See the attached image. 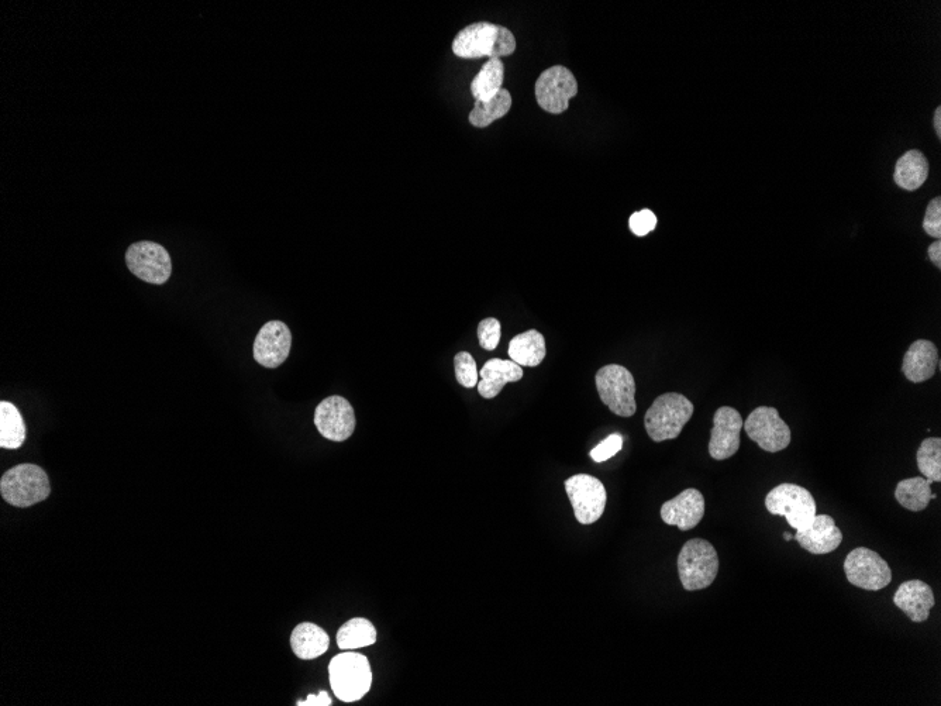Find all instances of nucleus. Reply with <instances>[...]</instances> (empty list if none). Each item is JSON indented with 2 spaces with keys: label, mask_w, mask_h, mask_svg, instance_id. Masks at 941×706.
<instances>
[{
  "label": "nucleus",
  "mask_w": 941,
  "mask_h": 706,
  "mask_svg": "<svg viewBox=\"0 0 941 706\" xmlns=\"http://www.w3.org/2000/svg\"><path fill=\"white\" fill-rule=\"evenodd\" d=\"M623 447V437L615 433V435H610L608 439L603 440L601 444H598V447H595L591 451L592 460L596 463H603V461L609 460L618 454Z\"/></svg>",
  "instance_id": "473e14b6"
},
{
  "label": "nucleus",
  "mask_w": 941,
  "mask_h": 706,
  "mask_svg": "<svg viewBox=\"0 0 941 706\" xmlns=\"http://www.w3.org/2000/svg\"><path fill=\"white\" fill-rule=\"evenodd\" d=\"M932 482L922 477L908 478L899 482L895 489V498L903 508L911 512L925 511L930 501L936 498L932 492Z\"/></svg>",
  "instance_id": "393cba45"
},
{
  "label": "nucleus",
  "mask_w": 941,
  "mask_h": 706,
  "mask_svg": "<svg viewBox=\"0 0 941 706\" xmlns=\"http://www.w3.org/2000/svg\"><path fill=\"white\" fill-rule=\"evenodd\" d=\"M743 425L744 420L736 409L722 406L716 411L709 440V454L713 460H727L739 451Z\"/></svg>",
  "instance_id": "2eb2a0df"
},
{
  "label": "nucleus",
  "mask_w": 941,
  "mask_h": 706,
  "mask_svg": "<svg viewBox=\"0 0 941 706\" xmlns=\"http://www.w3.org/2000/svg\"><path fill=\"white\" fill-rule=\"evenodd\" d=\"M565 491L581 525H592L602 518L608 494L598 478L587 474L574 475L565 481Z\"/></svg>",
  "instance_id": "1a4fd4ad"
},
{
  "label": "nucleus",
  "mask_w": 941,
  "mask_h": 706,
  "mask_svg": "<svg viewBox=\"0 0 941 706\" xmlns=\"http://www.w3.org/2000/svg\"><path fill=\"white\" fill-rule=\"evenodd\" d=\"M578 94L577 79L563 65L548 68L536 82V99L541 109L561 115L570 106V99Z\"/></svg>",
  "instance_id": "f8f14e48"
},
{
  "label": "nucleus",
  "mask_w": 941,
  "mask_h": 706,
  "mask_svg": "<svg viewBox=\"0 0 941 706\" xmlns=\"http://www.w3.org/2000/svg\"><path fill=\"white\" fill-rule=\"evenodd\" d=\"M596 389L603 404L620 418H632L637 411L636 381L623 365L610 364L596 373Z\"/></svg>",
  "instance_id": "0eeeda50"
},
{
  "label": "nucleus",
  "mask_w": 941,
  "mask_h": 706,
  "mask_svg": "<svg viewBox=\"0 0 941 706\" xmlns=\"http://www.w3.org/2000/svg\"><path fill=\"white\" fill-rule=\"evenodd\" d=\"M784 539L787 540V542H791V540H794V535H791V533L788 532L784 533Z\"/></svg>",
  "instance_id": "4c0bfd02"
},
{
  "label": "nucleus",
  "mask_w": 941,
  "mask_h": 706,
  "mask_svg": "<svg viewBox=\"0 0 941 706\" xmlns=\"http://www.w3.org/2000/svg\"><path fill=\"white\" fill-rule=\"evenodd\" d=\"M894 604L912 622L923 623L929 619L936 601L929 584L920 580H909L899 585L894 595Z\"/></svg>",
  "instance_id": "a211bd4d"
},
{
  "label": "nucleus",
  "mask_w": 941,
  "mask_h": 706,
  "mask_svg": "<svg viewBox=\"0 0 941 706\" xmlns=\"http://www.w3.org/2000/svg\"><path fill=\"white\" fill-rule=\"evenodd\" d=\"M26 440V425L22 413L15 405L3 401L0 404V447L16 450Z\"/></svg>",
  "instance_id": "a878e982"
},
{
  "label": "nucleus",
  "mask_w": 941,
  "mask_h": 706,
  "mask_svg": "<svg viewBox=\"0 0 941 706\" xmlns=\"http://www.w3.org/2000/svg\"><path fill=\"white\" fill-rule=\"evenodd\" d=\"M747 436L767 453H778L791 444V429L781 419L780 412L770 406H760L744 422Z\"/></svg>",
  "instance_id": "9b49d317"
},
{
  "label": "nucleus",
  "mask_w": 941,
  "mask_h": 706,
  "mask_svg": "<svg viewBox=\"0 0 941 706\" xmlns=\"http://www.w3.org/2000/svg\"><path fill=\"white\" fill-rule=\"evenodd\" d=\"M546 353V340L537 330L517 334L509 344L510 360L520 367H537L543 363Z\"/></svg>",
  "instance_id": "4be33fe9"
},
{
  "label": "nucleus",
  "mask_w": 941,
  "mask_h": 706,
  "mask_svg": "<svg viewBox=\"0 0 941 706\" xmlns=\"http://www.w3.org/2000/svg\"><path fill=\"white\" fill-rule=\"evenodd\" d=\"M719 566L718 551L708 540H688L678 556V574L682 587L685 591L705 590L718 577Z\"/></svg>",
  "instance_id": "7ed1b4c3"
},
{
  "label": "nucleus",
  "mask_w": 941,
  "mask_h": 706,
  "mask_svg": "<svg viewBox=\"0 0 941 706\" xmlns=\"http://www.w3.org/2000/svg\"><path fill=\"white\" fill-rule=\"evenodd\" d=\"M298 706H330L332 705V698L329 697L326 691H320L319 694L313 695L310 694L308 699L305 701H299Z\"/></svg>",
  "instance_id": "f704fd0d"
},
{
  "label": "nucleus",
  "mask_w": 941,
  "mask_h": 706,
  "mask_svg": "<svg viewBox=\"0 0 941 706\" xmlns=\"http://www.w3.org/2000/svg\"><path fill=\"white\" fill-rule=\"evenodd\" d=\"M377 629L368 619L354 618L344 623L337 632V646L341 650H357L377 642Z\"/></svg>",
  "instance_id": "bb28decb"
},
{
  "label": "nucleus",
  "mask_w": 941,
  "mask_h": 706,
  "mask_svg": "<svg viewBox=\"0 0 941 706\" xmlns=\"http://www.w3.org/2000/svg\"><path fill=\"white\" fill-rule=\"evenodd\" d=\"M510 108H512V95L508 89L503 88L491 101H475L474 109L471 110L468 119L472 126L484 129L508 115Z\"/></svg>",
  "instance_id": "cd10ccee"
},
{
  "label": "nucleus",
  "mask_w": 941,
  "mask_h": 706,
  "mask_svg": "<svg viewBox=\"0 0 941 706\" xmlns=\"http://www.w3.org/2000/svg\"><path fill=\"white\" fill-rule=\"evenodd\" d=\"M478 392L482 398L494 399L501 394L509 382H517L523 378V368L512 360H501V358H492L486 361L482 370L479 371Z\"/></svg>",
  "instance_id": "aec40b11"
},
{
  "label": "nucleus",
  "mask_w": 941,
  "mask_h": 706,
  "mask_svg": "<svg viewBox=\"0 0 941 706\" xmlns=\"http://www.w3.org/2000/svg\"><path fill=\"white\" fill-rule=\"evenodd\" d=\"M934 129H936L937 137L941 139V108H937L934 113Z\"/></svg>",
  "instance_id": "e433bc0d"
},
{
  "label": "nucleus",
  "mask_w": 941,
  "mask_h": 706,
  "mask_svg": "<svg viewBox=\"0 0 941 706\" xmlns=\"http://www.w3.org/2000/svg\"><path fill=\"white\" fill-rule=\"evenodd\" d=\"M502 326L501 322L495 318L482 320L478 325V339L482 349L492 351L498 347L501 342Z\"/></svg>",
  "instance_id": "7c9ffc66"
},
{
  "label": "nucleus",
  "mask_w": 941,
  "mask_h": 706,
  "mask_svg": "<svg viewBox=\"0 0 941 706\" xmlns=\"http://www.w3.org/2000/svg\"><path fill=\"white\" fill-rule=\"evenodd\" d=\"M920 474L930 482L941 481V439L929 437L920 444L916 454Z\"/></svg>",
  "instance_id": "c85d7f7f"
},
{
  "label": "nucleus",
  "mask_w": 941,
  "mask_h": 706,
  "mask_svg": "<svg viewBox=\"0 0 941 706\" xmlns=\"http://www.w3.org/2000/svg\"><path fill=\"white\" fill-rule=\"evenodd\" d=\"M895 182L906 191H916L929 177V163L918 150H911L899 158L895 167Z\"/></svg>",
  "instance_id": "5701e85b"
},
{
  "label": "nucleus",
  "mask_w": 941,
  "mask_h": 706,
  "mask_svg": "<svg viewBox=\"0 0 941 706\" xmlns=\"http://www.w3.org/2000/svg\"><path fill=\"white\" fill-rule=\"evenodd\" d=\"M940 364L939 350L929 340L912 343L902 361V373L906 380L920 384L936 374Z\"/></svg>",
  "instance_id": "6ab92c4d"
},
{
  "label": "nucleus",
  "mask_w": 941,
  "mask_h": 706,
  "mask_svg": "<svg viewBox=\"0 0 941 706\" xmlns=\"http://www.w3.org/2000/svg\"><path fill=\"white\" fill-rule=\"evenodd\" d=\"M629 226L636 236H647L648 233L656 229V215L648 209L640 210V212L633 213L632 218L629 220Z\"/></svg>",
  "instance_id": "2f4dec72"
},
{
  "label": "nucleus",
  "mask_w": 941,
  "mask_h": 706,
  "mask_svg": "<svg viewBox=\"0 0 941 706\" xmlns=\"http://www.w3.org/2000/svg\"><path fill=\"white\" fill-rule=\"evenodd\" d=\"M0 494L9 505L29 508L50 497V480L43 468L34 464H20L3 474Z\"/></svg>",
  "instance_id": "39448f33"
},
{
  "label": "nucleus",
  "mask_w": 941,
  "mask_h": 706,
  "mask_svg": "<svg viewBox=\"0 0 941 706\" xmlns=\"http://www.w3.org/2000/svg\"><path fill=\"white\" fill-rule=\"evenodd\" d=\"M794 539L803 550L823 556L839 549L843 542V533L837 528L832 516L816 515L812 525L802 532H796Z\"/></svg>",
  "instance_id": "f3484780"
},
{
  "label": "nucleus",
  "mask_w": 941,
  "mask_h": 706,
  "mask_svg": "<svg viewBox=\"0 0 941 706\" xmlns=\"http://www.w3.org/2000/svg\"><path fill=\"white\" fill-rule=\"evenodd\" d=\"M330 637L315 623H301L291 635V647L302 660H313L329 650Z\"/></svg>",
  "instance_id": "412c9836"
},
{
  "label": "nucleus",
  "mask_w": 941,
  "mask_h": 706,
  "mask_svg": "<svg viewBox=\"0 0 941 706\" xmlns=\"http://www.w3.org/2000/svg\"><path fill=\"white\" fill-rule=\"evenodd\" d=\"M765 508L771 515L784 516L796 532L808 529L818 515L813 495L795 484H781L771 489L765 497Z\"/></svg>",
  "instance_id": "423d86ee"
},
{
  "label": "nucleus",
  "mask_w": 941,
  "mask_h": 706,
  "mask_svg": "<svg viewBox=\"0 0 941 706\" xmlns=\"http://www.w3.org/2000/svg\"><path fill=\"white\" fill-rule=\"evenodd\" d=\"M329 675L332 690L340 701H360L371 690L370 661L363 654L346 650V653L334 657L330 661Z\"/></svg>",
  "instance_id": "20e7f679"
},
{
  "label": "nucleus",
  "mask_w": 941,
  "mask_h": 706,
  "mask_svg": "<svg viewBox=\"0 0 941 706\" xmlns=\"http://www.w3.org/2000/svg\"><path fill=\"white\" fill-rule=\"evenodd\" d=\"M927 253H929L930 261H932L937 268H941V241L937 240L934 241L933 244H930Z\"/></svg>",
  "instance_id": "c9c22d12"
},
{
  "label": "nucleus",
  "mask_w": 941,
  "mask_h": 706,
  "mask_svg": "<svg viewBox=\"0 0 941 706\" xmlns=\"http://www.w3.org/2000/svg\"><path fill=\"white\" fill-rule=\"evenodd\" d=\"M126 264L133 275L148 284H165L172 274L170 253L154 241L132 244L126 253Z\"/></svg>",
  "instance_id": "9d476101"
},
{
  "label": "nucleus",
  "mask_w": 941,
  "mask_h": 706,
  "mask_svg": "<svg viewBox=\"0 0 941 706\" xmlns=\"http://www.w3.org/2000/svg\"><path fill=\"white\" fill-rule=\"evenodd\" d=\"M516 37L506 27L479 22L470 24L457 34L453 41V53L463 60H478L488 57H508L516 51Z\"/></svg>",
  "instance_id": "f257e3e1"
},
{
  "label": "nucleus",
  "mask_w": 941,
  "mask_h": 706,
  "mask_svg": "<svg viewBox=\"0 0 941 706\" xmlns=\"http://www.w3.org/2000/svg\"><path fill=\"white\" fill-rule=\"evenodd\" d=\"M705 516V498L698 489L688 488L661 506L665 525L677 526L682 532L696 528Z\"/></svg>",
  "instance_id": "dca6fc26"
},
{
  "label": "nucleus",
  "mask_w": 941,
  "mask_h": 706,
  "mask_svg": "<svg viewBox=\"0 0 941 706\" xmlns=\"http://www.w3.org/2000/svg\"><path fill=\"white\" fill-rule=\"evenodd\" d=\"M923 229L930 237L940 240L941 236V199H933L927 206Z\"/></svg>",
  "instance_id": "72a5a7b5"
},
{
  "label": "nucleus",
  "mask_w": 941,
  "mask_h": 706,
  "mask_svg": "<svg viewBox=\"0 0 941 706\" xmlns=\"http://www.w3.org/2000/svg\"><path fill=\"white\" fill-rule=\"evenodd\" d=\"M503 79H505V65L502 61L499 58L486 61L477 77L471 82V94L475 101H491L503 89Z\"/></svg>",
  "instance_id": "b1692460"
},
{
  "label": "nucleus",
  "mask_w": 941,
  "mask_h": 706,
  "mask_svg": "<svg viewBox=\"0 0 941 706\" xmlns=\"http://www.w3.org/2000/svg\"><path fill=\"white\" fill-rule=\"evenodd\" d=\"M315 425L324 439L346 442L357 425L353 406L341 396H329L316 408Z\"/></svg>",
  "instance_id": "ddd939ff"
},
{
  "label": "nucleus",
  "mask_w": 941,
  "mask_h": 706,
  "mask_svg": "<svg viewBox=\"0 0 941 706\" xmlns=\"http://www.w3.org/2000/svg\"><path fill=\"white\" fill-rule=\"evenodd\" d=\"M694 411L695 406L687 396L675 392L658 396L644 418L648 437L656 443L677 439Z\"/></svg>",
  "instance_id": "f03ea898"
},
{
  "label": "nucleus",
  "mask_w": 941,
  "mask_h": 706,
  "mask_svg": "<svg viewBox=\"0 0 941 706\" xmlns=\"http://www.w3.org/2000/svg\"><path fill=\"white\" fill-rule=\"evenodd\" d=\"M844 573L854 587L865 591H881L892 581L891 567L877 551L857 547L844 561Z\"/></svg>",
  "instance_id": "6e6552de"
},
{
  "label": "nucleus",
  "mask_w": 941,
  "mask_h": 706,
  "mask_svg": "<svg viewBox=\"0 0 941 706\" xmlns=\"http://www.w3.org/2000/svg\"><path fill=\"white\" fill-rule=\"evenodd\" d=\"M454 368H456V378L458 384L464 388H475L479 382V373L477 363L474 357L467 351H461L454 357Z\"/></svg>",
  "instance_id": "c756f323"
},
{
  "label": "nucleus",
  "mask_w": 941,
  "mask_h": 706,
  "mask_svg": "<svg viewBox=\"0 0 941 706\" xmlns=\"http://www.w3.org/2000/svg\"><path fill=\"white\" fill-rule=\"evenodd\" d=\"M291 347L292 333L288 325L281 320H271L255 337V361L265 368H278L289 357Z\"/></svg>",
  "instance_id": "4468645a"
}]
</instances>
